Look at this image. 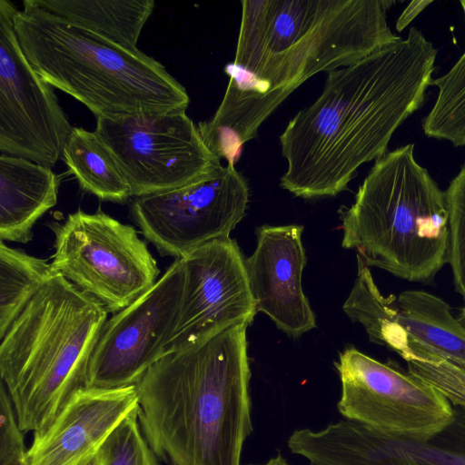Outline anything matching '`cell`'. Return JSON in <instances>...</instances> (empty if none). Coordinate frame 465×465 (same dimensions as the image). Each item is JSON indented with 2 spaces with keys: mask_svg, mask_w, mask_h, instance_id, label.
<instances>
[{
  "mask_svg": "<svg viewBox=\"0 0 465 465\" xmlns=\"http://www.w3.org/2000/svg\"><path fill=\"white\" fill-rule=\"evenodd\" d=\"M60 180L50 167L0 155V239L27 243L33 227L58 199Z\"/></svg>",
  "mask_w": 465,
  "mask_h": 465,
  "instance_id": "17",
  "label": "cell"
},
{
  "mask_svg": "<svg viewBox=\"0 0 465 465\" xmlns=\"http://www.w3.org/2000/svg\"><path fill=\"white\" fill-rule=\"evenodd\" d=\"M303 227L262 225L257 244L245 260L249 287L257 312L265 313L282 331L298 337L316 327V319L302 285L306 254Z\"/></svg>",
  "mask_w": 465,
  "mask_h": 465,
  "instance_id": "15",
  "label": "cell"
},
{
  "mask_svg": "<svg viewBox=\"0 0 465 465\" xmlns=\"http://www.w3.org/2000/svg\"><path fill=\"white\" fill-rule=\"evenodd\" d=\"M296 452L310 465H465V409L423 439L386 433L349 420L303 429Z\"/></svg>",
  "mask_w": 465,
  "mask_h": 465,
  "instance_id": "14",
  "label": "cell"
},
{
  "mask_svg": "<svg viewBox=\"0 0 465 465\" xmlns=\"http://www.w3.org/2000/svg\"><path fill=\"white\" fill-rule=\"evenodd\" d=\"M23 431L4 383L0 388V465H25Z\"/></svg>",
  "mask_w": 465,
  "mask_h": 465,
  "instance_id": "26",
  "label": "cell"
},
{
  "mask_svg": "<svg viewBox=\"0 0 465 465\" xmlns=\"http://www.w3.org/2000/svg\"><path fill=\"white\" fill-rule=\"evenodd\" d=\"M437 98L421 126L426 136L465 146V51L443 75L432 79Z\"/></svg>",
  "mask_w": 465,
  "mask_h": 465,
  "instance_id": "22",
  "label": "cell"
},
{
  "mask_svg": "<svg viewBox=\"0 0 465 465\" xmlns=\"http://www.w3.org/2000/svg\"><path fill=\"white\" fill-rule=\"evenodd\" d=\"M246 324L167 352L135 385L138 420L166 465H241L252 432Z\"/></svg>",
  "mask_w": 465,
  "mask_h": 465,
  "instance_id": "3",
  "label": "cell"
},
{
  "mask_svg": "<svg viewBox=\"0 0 465 465\" xmlns=\"http://www.w3.org/2000/svg\"><path fill=\"white\" fill-rule=\"evenodd\" d=\"M394 0H243L234 59L220 105L198 130L236 164L243 145L301 84L351 65L402 38L387 21Z\"/></svg>",
  "mask_w": 465,
  "mask_h": 465,
  "instance_id": "1",
  "label": "cell"
},
{
  "mask_svg": "<svg viewBox=\"0 0 465 465\" xmlns=\"http://www.w3.org/2000/svg\"><path fill=\"white\" fill-rule=\"evenodd\" d=\"M432 3V0H417L410 2L396 21V30L398 32H402L404 28L418 16V15H420Z\"/></svg>",
  "mask_w": 465,
  "mask_h": 465,
  "instance_id": "27",
  "label": "cell"
},
{
  "mask_svg": "<svg viewBox=\"0 0 465 465\" xmlns=\"http://www.w3.org/2000/svg\"><path fill=\"white\" fill-rule=\"evenodd\" d=\"M80 465H104V459L102 448L97 452L87 458Z\"/></svg>",
  "mask_w": 465,
  "mask_h": 465,
  "instance_id": "28",
  "label": "cell"
},
{
  "mask_svg": "<svg viewBox=\"0 0 465 465\" xmlns=\"http://www.w3.org/2000/svg\"><path fill=\"white\" fill-rule=\"evenodd\" d=\"M15 6L0 0V153L50 167L71 125L54 88L31 67L14 29Z\"/></svg>",
  "mask_w": 465,
  "mask_h": 465,
  "instance_id": "12",
  "label": "cell"
},
{
  "mask_svg": "<svg viewBox=\"0 0 465 465\" xmlns=\"http://www.w3.org/2000/svg\"><path fill=\"white\" fill-rule=\"evenodd\" d=\"M341 245L368 266L409 282L431 281L448 263L449 211L442 191L414 156V144L375 161L339 210Z\"/></svg>",
  "mask_w": 465,
  "mask_h": 465,
  "instance_id": "6",
  "label": "cell"
},
{
  "mask_svg": "<svg viewBox=\"0 0 465 465\" xmlns=\"http://www.w3.org/2000/svg\"><path fill=\"white\" fill-rule=\"evenodd\" d=\"M437 49L416 27L405 39L327 74L323 89L280 135L282 188L304 199L336 196L424 103Z\"/></svg>",
  "mask_w": 465,
  "mask_h": 465,
  "instance_id": "2",
  "label": "cell"
},
{
  "mask_svg": "<svg viewBox=\"0 0 465 465\" xmlns=\"http://www.w3.org/2000/svg\"><path fill=\"white\" fill-rule=\"evenodd\" d=\"M457 319L462 324V326L465 328V306L460 309Z\"/></svg>",
  "mask_w": 465,
  "mask_h": 465,
  "instance_id": "30",
  "label": "cell"
},
{
  "mask_svg": "<svg viewBox=\"0 0 465 465\" xmlns=\"http://www.w3.org/2000/svg\"><path fill=\"white\" fill-rule=\"evenodd\" d=\"M102 450L104 465H160L142 432L137 408L112 432Z\"/></svg>",
  "mask_w": 465,
  "mask_h": 465,
  "instance_id": "25",
  "label": "cell"
},
{
  "mask_svg": "<svg viewBox=\"0 0 465 465\" xmlns=\"http://www.w3.org/2000/svg\"><path fill=\"white\" fill-rule=\"evenodd\" d=\"M184 283L179 318L167 352L189 347L257 312L245 260L230 237L207 242L182 258Z\"/></svg>",
  "mask_w": 465,
  "mask_h": 465,
  "instance_id": "13",
  "label": "cell"
},
{
  "mask_svg": "<svg viewBox=\"0 0 465 465\" xmlns=\"http://www.w3.org/2000/svg\"><path fill=\"white\" fill-rule=\"evenodd\" d=\"M62 160L81 189L100 200L123 203L132 197L116 161L95 131L73 127Z\"/></svg>",
  "mask_w": 465,
  "mask_h": 465,
  "instance_id": "20",
  "label": "cell"
},
{
  "mask_svg": "<svg viewBox=\"0 0 465 465\" xmlns=\"http://www.w3.org/2000/svg\"><path fill=\"white\" fill-rule=\"evenodd\" d=\"M56 272L46 260L0 242V339Z\"/></svg>",
  "mask_w": 465,
  "mask_h": 465,
  "instance_id": "21",
  "label": "cell"
},
{
  "mask_svg": "<svg viewBox=\"0 0 465 465\" xmlns=\"http://www.w3.org/2000/svg\"><path fill=\"white\" fill-rule=\"evenodd\" d=\"M256 465V464H247ZM260 465H291L281 452H278L274 457H272L265 463Z\"/></svg>",
  "mask_w": 465,
  "mask_h": 465,
  "instance_id": "29",
  "label": "cell"
},
{
  "mask_svg": "<svg viewBox=\"0 0 465 465\" xmlns=\"http://www.w3.org/2000/svg\"><path fill=\"white\" fill-rule=\"evenodd\" d=\"M183 283V262L175 259L148 291L105 322L88 364L86 387L135 386L167 353Z\"/></svg>",
  "mask_w": 465,
  "mask_h": 465,
  "instance_id": "11",
  "label": "cell"
},
{
  "mask_svg": "<svg viewBox=\"0 0 465 465\" xmlns=\"http://www.w3.org/2000/svg\"><path fill=\"white\" fill-rule=\"evenodd\" d=\"M397 310L406 341L465 368V328L445 301L410 290L398 296Z\"/></svg>",
  "mask_w": 465,
  "mask_h": 465,
  "instance_id": "18",
  "label": "cell"
},
{
  "mask_svg": "<svg viewBox=\"0 0 465 465\" xmlns=\"http://www.w3.org/2000/svg\"><path fill=\"white\" fill-rule=\"evenodd\" d=\"M75 26L128 49H138L141 32L154 9L153 0H30Z\"/></svg>",
  "mask_w": 465,
  "mask_h": 465,
  "instance_id": "19",
  "label": "cell"
},
{
  "mask_svg": "<svg viewBox=\"0 0 465 465\" xmlns=\"http://www.w3.org/2000/svg\"><path fill=\"white\" fill-rule=\"evenodd\" d=\"M19 46L35 73L97 118L186 111L185 88L154 58L23 1L14 12Z\"/></svg>",
  "mask_w": 465,
  "mask_h": 465,
  "instance_id": "4",
  "label": "cell"
},
{
  "mask_svg": "<svg viewBox=\"0 0 465 465\" xmlns=\"http://www.w3.org/2000/svg\"><path fill=\"white\" fill-rule=\"evenodd\" d=\"M94 131L116 161L132 197L203 181L223 165L186 111L97 118Z\"/></svg>",
  "mask_w": 465,
  "mask_h": 465,
  "instance_id": "8",
  "label": "cell"
},
{
  "mask_svg": "<svg viewBox=\"0 0 465 465\" xmlns=\"http://www.w3.org/2000/svg\"><path fill=\"white\" fill-rule=\"evenodd\" d=\"M463 300H464V302H465V298H464Z\"/></svg>",
  "mask_w": 465,
  "mask_h": 465,
  "instance_id": "32",
  "label": "cell"
},
{
  "mask_svg": "<svg viewBox=\"0 0 465 465\" xmlns=\"http://www.w3.org/2000/svg\"><path fill=\"white\" fill-rule=\"evenodd\" d=\"M107 313L99 301L55 273L9 327L1 339V382L23 432L45 430L86 386Z\"/></svg>",
  "mask_w": 465,
  "mask_h": 465,
  "instance_id": "5",
  "label": "cell"
},
{
  "mask_svg": "<svg viewBox=\"0 0 465 465\" xmlns=\"http://www.w3.org/2000/svg\"><path fill=\"white\" fill-rule=\"evenodd\" d=\"M449 211V258L456 292L465 298V163L445 191Z\"/></svg>",
  "mask_w": 465,
  "mask_h": 465,
  "instance_id": "24",
  "label": "cell"
},
{
  "mask_svg": "<svg viewBox=\"0 0 465 465\" xmlns=\"http://www.w3.org/2000/svg\"><path fill=\"white\" fill-rule=\"evenodd\" d=\"M408 372L440 391L453 405L465 409V368L408 341L397 352Z\"/></svg>",
  "mask_w": 465,
  "mask_h": 465,
  "instance_id": "23",
  "label": "cell"
},
{
  "mask_svg": "<svg viewBox=\"0 0 465 465\" xmlns=\"http://www.w3.org/2000/svg\"><path fill=\"white\" fill-rule=\"evenodd\" d=\"M460 5H461L462 10H463L464 15H465V0L460 1Z\"/></svg>",
  "mask_w": 465,
  "mask_h": 465,
  "instance_id": "31",
  "label": "cell"
},
{
  "mask_svg": "<svg viewBox=\"0 0 465 465\" xmlns=\"http://www.w3.org/2000/svg\"><path fill=\"white\" fill-rule=\"evenodd\" d=\"M51 229L53 270L108 312L124 309L158 281L157 262L134 227L101 209L93 213L78 209Z\"/></svg>",
  "mask_w": 465,
  "mask_h": 465,
  "instance_id": "7",
  "label": "cell"
},
{
  "mask_svg": "<svg viewBox=\"0 0 465 465\" xmlns=\"http://www.w3.org/2000/svg\"><path fill=\"white\" fill-rule=\"evenodd\" d=\"M137 406L136 386L78 390L51 424L34 434L25 465L82 464Z\"/></svg>",
  "mask_w": 465,
  "mask_h": 465,
  "instance_id": "16",
  "label": "cell"
},
{
  "mask_svg": "<svg viewBox=\"0 0 465 465\" xmlns=\"http://www.w3.org/2000/svg\"><path fill=\"white\" fill-rule=\"evenodd\" d=\"M341 383L339 412L351 421L423 439L445 427L454 406L440 391L391 363L349 347L334 362Z\"/></svg>",
  "mask_w": 465,
  "mask_h": 465,
  "instance_id": "9",
  "label": "cell"
},
{
  "mask_svg": "<svg viewBox=\"0 0 465 465\" xmlns=\"http://www.w3.org/2000/svg\"><path fill=\"white\" fill-rule=\"evenodd\" d=\"M247 180L232 163L203 181L134 197L131 213L143 235L163 256L183 258L212 241L229 237L244 217Z\"/></svg>",
  "mask_w": 465,
  "mask_h": 465,
  "instance_id": "10",
  "label": "cell"
}]
</instances>
